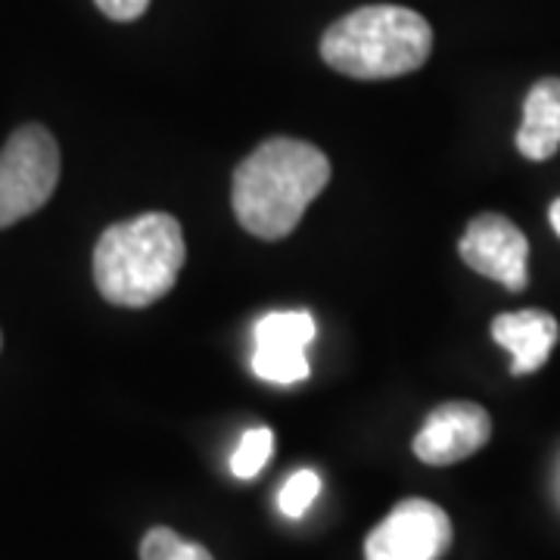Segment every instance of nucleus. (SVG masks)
Masks as SVG:
<instances>
[{
  "label": "nucleus",
  "instance_id": "obj_1",
  "mask_svg": "<svg viewBox=\"0 0 560 560\" xmlns=\"http://www.w3.org/2000/svg\"><path fill=\"white\" fill-rule=\"evenodd\" d=\"M330 180V160L315 143L268 138L234 172L231 206L253 237L283 241L296 231L308 202L318 200Z\"/></svg>",
  "mask_w": 560,
  "mask_h": 560
},
{
  "label": "nucleus",
  "instance_id": "obj_2",
  "mask_svg": "<svg viewBox=\"0 0 560 560\" xmlns=\"http://www.w3.org/2000/svg\"><path fill=\"white\" fill-rule=\"evenodd\" d=\"M187 259L180 221L168 212H143L106 228L94 246V283L121 308H147L172 293Z\"/></svg>",
  "mask_w": 560,
  "mask_h": 560
},
{
  "label": "nucleus",
  "instance_id": "obj_3",
  "mask_svg": "<svg viewBox=\"0 0 560 560\" xmlns=\"http://www.w3.org/2000/svg\"><path fill=\"white\" fill-rule=\"evenodd\" d=\"M433 50V28L420 13L396 3L359 7L320 38V57L340 75L361 81L399 79L420 69Z\"/></svg>",
  "mask_w": 560,
  "mask_h": 560
},
{
  "label": "nucleus",
  "instance_id": "obj_4",
  "mask_svg": "<svg viewBox=\"0 0 560 560\" xmlns=\"http://www.w3.org/2000/svg\"><path fill=\"white\" fill-rule=\"evenodd\" d=\"M60 184V147L44 125H22L0 150V228L35 215Z\"/></svg>",
  "mask_w": 560,
  "mask_h": 560
},
{
  "label": "nucleus",
  "instance_id": "obj_5",
  "mask_svg": "<svg viewBox=\"0 0 560 560\" xmlns=\"http://www.w3.org/2000/svg\"><path fill=\"white\" fill-rule=\"evenodd\" d=\"M452 548V521L427 499L399 501L364 539V560H440Z\"/></svg>",
  "mask_w": 560,
  "mask_h": 560
},
{
  "label": "nucleus",
  "instance_id": "obj_6",
  "mask_svg": "<svg viewBox=\"0 0 560 560\" xmlns=\"http://www.w3.org/2000/svg\"><path fill=\"white\" fill-rule=\"evenodd\" d=\"M460 259L467 268L489 280H499L511 293L526 287V259H529V243L523 231L499 212H482L467 224L464 237L458 243Z\"/></svg>",
  "mask_w": 560,
  "mask_h": 560
},
{
  "label": "nucleus",
  "instance_id": "obj_7",
  "mask_svg": "<svg viewBox=\"0 0 560 560\" xmlns=\"http://www.w3.org/2000/svg\"><path fill=\"white\" fill-rule=\"evenodd\" d=\"M492 436V418L477 401H445L430 411L415 436V455L430 467H448L477 455Z\"/></svg>",
  "mask_w": 560,
  "mask_h": 560
},
{
  "label": "nucleus",
  "instance_id": "obj_8",
  "mask_svg": "<svg viewBox=\"0 0 560 560\" xmlns=\"http://www.w3.org/2000/svg\"><path fill=\"white\" fill-rule=\"evenodd\" d=\"M318 324L308 312H268L256 324L253 374L268 383H300L312 374L305 346L315 340Z\"/></svg>",
  "mask_w": 560,
  "mask_h": 560
},
{
  "label": "nucleus",
  "instance_id": "obj_9",
  "mask_svg": "<svg viewBox=\"0 0 560 560\" xmlns=\"http://www.w3.org/2000/svg\"><path fill=\"white\" fill-rule=\"evenodd\" d=\"M560 327L541 308H523V312H504L492 320V340L504 346L514 361H511V374L523 377L539 371L548 361L551 349L558 346Z\"/></svg>",
  "mask_w": 560,
  "mask_h": 560
},
{
  "label": "nucleus",
  "instance_id": "obj_10",
  "mask_svg": "<svg viewBox=\"0 0 560 560\" xmlns=\"http://www.w3.org/2000/svg\"><path fill=\"white\" fill-rule=\"evenodd\" d=\"M517 150L533 162L551 160L560 150V79H541L529 88Z\"/></svg>",
  "mask_w": 560,
  "mask_h": 560
},
{
  "label": "nucleus",
  "instance_id": "obj_11",
  "mask_svg": "<svg viewBox=\"0 0 560 560\" xmlns=\"http://www.w3.org/2000/svg\"><path fill=\"white\" fill-rule=\"evenodd\" d=\"M271 452H275V433H271L268 427L249 430L241 440V445H237L234 458H231L234 477H237V480H253V477H259V470L268 464Z\"/></svg>",
  "mask_w": 560,
  "mask_h": 560
},
{
  "label": "nucleus",
  "instance_id": "obj_12",
  "mask_svg": "<svg viewBox=\"0 0 560 560\" xmlns=\"http://www.w3.org/2000/svg\"><path fill=\"white\" fill-rule=\"evenodd\" d=\"M320 492V477L315 470H296L290 480L283 482V489H280L278 504L280 511H283V517H302L308 508H312V501L318 499Z\"/></svg>",
  "mask_w": 560,
  "mask_h": 560
},
{
  "label": "nucleus",
  "instance_id": "obj_13",
  "mask_svg": "<svg viewBox=\"0 0 560 560\" xmlns=\"http://www.w3.org/2000/svg\"><path fill=\"white\" fill-rule=\"evenodd\" d=\"M180 545H184V539H180L175 529L156 526V529H150L143 536V541H140V560H175Z\"/></svg>",
  "mask_w": 560,
  "mask_h": 560
},
{
  "label": "nucleus",
  "instance_id": "obj_14",
  "mask_svg": "<svg viewBox=\"0 0 560 560\" xmlns=\"http://www.w3.org/2000/svg\"><path fill=\"white\" fill-rule=\"evenodd\" d=\"M101 7L103 16H109L113 22H135L147 13L150 0H94Z\"/></svg>",
  "mask_w": 560,
  "mask_h": 560
},
{
  "label": "nucleus",
  "instance_id": "obj_15",
  "mask_svg": "<svg viewBox=\"0 0 560 560\" xmlns=\"http://www.w3.org/2000/svg\"><path fill=\"white\" fill-rule=\"evenodd\" d=\"M175 560H215L209 555V548H202L197 541H184L180 545V551L175 555Z\"/></svg>",
  "mask_w": 560,
  "mask_h": 560
},
{
  "label": "nucleus",
  "instance_id": "obj_16",
  "mask_svg": "<svg viewBox=\"0 0 560 560\" xmlns=\"http://www.w3.org/2000/svg\"><path fill=\"white\" fill-rule=\"evenodd\" d=\"M548 219H551V228L558 231V237H560V200L551 202V209H548Z\"/></svg>",
  "mask_w": 560,
  "mask_h": 560
},
{
  "label": "nucleus",
  "instance_id": "obj_17",
  "mask_svg": "<svg viewBox=\"0 0 560 560\" xmlns=\"http://www.w3.org/2000/svg\"><path fill=\"white\" fill-rule=\"evenodd\" d=\"M0 346H3V340H0Z\"/></svg>",
  "mask_w": 560,
  "mask_h": 560
}]
</instances>
